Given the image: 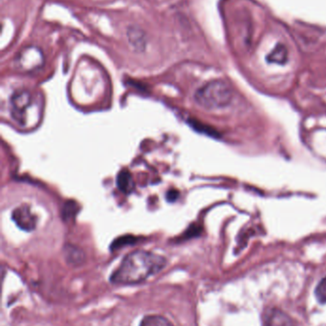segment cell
I'll return each mask as SVG.
<instances>
[{
    "label": "cell",
    "instance_id": "obj_12",
    "mask_svg": "<svg viewBox=\"0 0 326 326\" xmlns=\"http://www.w3.org/2000/svg\"><path fill=\"white\" fill-rule=\"evenodd\" d=\"M77 205L74 203H68L63 209V217H71L74 216L77 212Z\"/></svg>",
    "mask_w": 326,
    "mask_h": 326
},
{
    "label": "cell",
    "instance_id": "obj_8",
    "mask_svg": "<svg viewBox=\"0 0 326 326\" xmlns=\"http://www.w3.org/2000/svg\"><path fill=\"white\" fill-rule=\"evenodd\" d=\"M140 326H174L171 320L161 315H147L142 319Z\"/></svg>",
    "mask_w": 326,
    "mask_h": 326
},
{
    "label": "cell",
    "instance_id": "obj_1",
    "mask_svg": "<svg viewBox=\"0 0 326 326\" xmlns=\"http://www.w3.org/2000/svg\"><path fill=\"white\" fill-rule=\"evenodd\" d=\"M167 263V259L163 256L137 250L126 255L109 280L116 285H135L161 272Z\"/></svg>",
    "mask_w": 326,
    "mask_h": 326
},
{
    "label": "cell",
    "instance_id": "obj_9",
    "mask_svg": "<svg viewBox=\"0 0 326 326\" xmlns=\"http://www.w3.org/2000/svg\"><path fill=\"white\" fill-rule=\"evenodd\" d=\"M127 38H128V41L129 43L131 44L133 47H135L136 49H140V48H144L145 47V36H144V33L142 32L141 30L139 29H131L128 30L127 32Z\"/></svg>",
    "mask_w": 326,
    "mask_h": 326
},
{
    "label": "cell",
    "instance_id": "obj_10",
    "mask_svg": "<svg viewBox=\"0 0 326 326\" xmlns=\"http://www.w3.org/2000/svg\"><path fill=\"white\" fill-rule=\"evenodd\" d=\"M270 61L272 62H275V63H282L285 61L286 59V50L283 48V47H277L275 50H274L271 56L269 57Z\"/></svg>",
    "mask_w": 326,
    "mask_h": 326
},
{
    "label": "cell",
    "instance_id": "obj_13",
    "mask_svg": "<svg viewBox=\"0 0 326 326\" xmlns=\"http://www.w3.org/2000/svg\"><path fill=\"white\" fill-rule=\"evenodd\" d=\"M169 195H168V198H169V200H175L176 198H177V196H179V194H178V192L176 191H173V192H170V193H168Z\"/></svg>",
    "mask_w": 326,
    "mask_h": 326
},
{
    "label": "cell",
    "instance_id": "obj_3",
    "mask_svg": "<svg viewBox=\"0 0 326 326\" xmlns=\"http://www.w3.org/2000/svg\"><path fill=\"white\" fill-rule=\"evenodd\" d=\"M234 98V91L223 80H214L205 84L195 93L194 99L202 108L217 110L225 108Z\"/></svg>",
    "mask_w": 326,
    "mask_h": 326
},
{
    "label": "cell",
    "instance_id": "obj_6",
    "mask_svg": "<svg viewBox=\"0 0 326 326\" xmlns=\"http://www.w3.org/2000/svg\"><path fill=\"white\" fill-rule=\"evenodd\" d=\"M84 254L78 247L73 245H67L64 248V258L68 264L79 265L84 261Z\"/></svg>",
    "mask_w": 326,
    "mask_h": 326
},
{
    "label": "cell",
    "instance_id": "obj_5",
    "mask_svg": "<svg viewBox=\"0 0 326 326\" xmlns=\"http://www.w3.org/2000/svg\"><path fill=\"white\" fill-rule=\"evenodd\" d=\"M265 326H295V321L286 313L274 309L268 316Z\"/></svg>",
    "mask_w": 326,
    "mask_h": 326
},
{
    "label": "cell",
    "instance_id": "obj_7",
    "mask_svg": "<svg viewBox=\"0 0 326 326\" xmlns=\"http://www.w3.org/2000/svg\"><path fill=\"white\" fill-rule=\"evenodd\" d=\"M117 184L121 191L124 193L129 194L133 191L134 181L131 174L127 171H121L117 178Z\"/></svg>",
    "mask_w": 326,
    "mask_h": 326
},
{
    "label": "cell",
    "instance_id": "obj_2",
    "mask_svg": "<svg viewBox=\"0 0 326 326\" xmlns=\"http://www.w3.org/2000/svg\"><path fill=\"white\" fill-rule=\"evenodd\" d=\"M41 109L38 98L27 90H21L11 98V115L16 123L22 127L36 125L40 118Z\"/></svg>",
    "mask_w": 326,
    "mask_h": 326
},
{
    "label": "cell",
    "instance_id": "obj_11",
    "mask_svg": "<svg viewBox=\"0 0 326 326\" xmlns=\"http://www.w3.org/2000/svg\"><path fill=\"white\" fill-rule=\"evenodd\" d=\"M316 297L320 304H326V277L322 279L316 288Z\"/></svg>",
    "mask_w": 326,
    "mask_h": 326
},
{
    "label": "cell",
    "instance_id": "obj_4",
    "mask_svg": "<svg viewBox=\"0 0 326 326\" xmlns=\"http://www.w3.org/2000/svg\"><path fill=\"white\" fill-rule=\"evenodd\" d=\"M12 217L21 230L31 232L37 226V217L33 214L27 204H22L13 212Z\"/></svg>",
    "mask_w": 326,
    "mask_h": 326
}]
</instances>
